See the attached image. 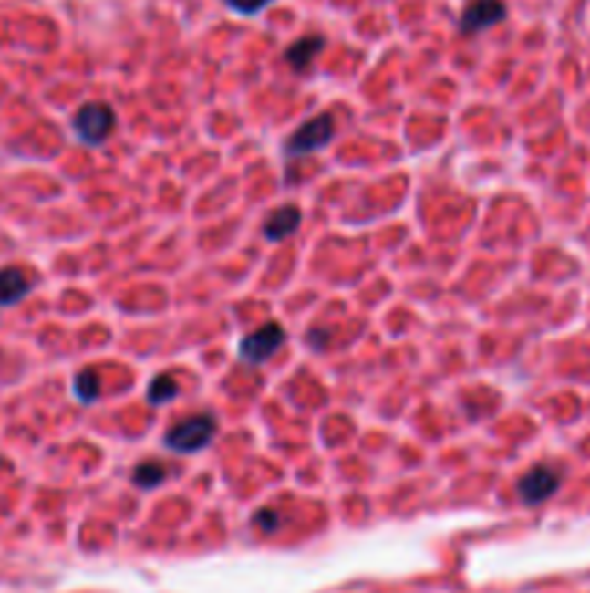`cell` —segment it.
Masks as SVG:
<instances>
[{
	"label": "cell",
	"instance_id": "cell-4",
	"mask_svg": "<svg viewBox=\"0 0 590 593\" xmlns=\"http://www.w3.org/2000/svg\"><path fill=\"white\" fill-rule=\"evenodd\" d=\"M562 486V472L555 466H547V463H538L533 466L527 474H521L518 481V498L535 506V504H544L547 498H553L559 493Z\"/></svg>",
	"mask_w": 590,
	"mask_h": 593
},
{
	"label": "cell",
	"instance_id": "cell-10",
	"mask_svg": "<svg viewBox=\"0 0 590 593\" xmlns=\"http://www.w3.org/2000/svg\"><path fill=\"white\" fill-rule=\"evenodd\" d=\"M168 466L165 463H157V461H142L137 469H133V484L140 489H157L160 484H165L168 478Z\"/></svg>",
	"mask_w": 590,
	"mask_h": 593
},
{
	"label": "cell",
	"instance_id": "cell-11",
	"mask_svg": "<svg viewBox=\"0 0 590 593\" xmlns=\"http://www.w3.org/2000/svg\"><path fill=\"white\" fill-rule=\"evenodd\" d=\"M73 391L81 402H96L102 394V377H98L96 368H84L81 374L73 380Z\"/></svg>",
	"mask_w": 590,
	"mask_h": 593
},
{
	"label": "cell",
	"instance_id": "cell-1",
	"mask_svg": "<svg viewBox=\"0 0 590 593\" xmlns=\"http://www.w3.org/2000/svg\"><path fill=\"white\" fill-rule=\"evenodd\" d=\"M217 434V420L212 414H191L174 422L165 432V446L180 454H194L200 449H206Z\"/></svg>",
	"mask_w": 590,
	"mask_h": 593
},
{
	"label": "cell",
	"instance_id": "cell-12",
	"mask_svg": "<svg viewBox=\"0 0 590 593\" xmlns=\"http://www.w3.org/2000/svg\"><path fill=\"white\" fill-rule=\"evenodd\" d=\"M180 394V385L171 374H160L150 380L148 385V402H154V405H168V402H174Z\"/></svg>",
	"mask_w": 590,
	"mask_h": 593
},
{
	"label": "cell",
	"instance_id": "cell-2",
	"mask_svg": "<svg viewBox=\"0 0 590 593\" xmlns=\"http://www.w3.org/2000/svg\"><path fill=\"white\" fill-rule=\"evenodd\" d=\"M73 130L84 145H102L116 130V113L105 101H88L73 116Z\"/></svg>",
	"mask_w": 590,
	"mask_h": 593
},
{
	"label": "cell",
	"instance_id": "cell-8",
	"mask_svg": "<svg viewBox=\"0 0 590 593\" xmlns=\"http://www.w3.org/2000/svg\"><path fill=\"white\" fill-rule=\"evenodd\" d=\"M298 224H301V212L295 206H281V209H275L273 214L266 217L264 237H266V241H273V244H281V241H286V237L295 234Z\"/></svg>",
	"mask_w": 590,
	"mask_h": 593
},
{
	"label": "cell",
	"instance_id": "cell-13",
	"mask_svg": "<svg viewBox=\"0 0 590 593\" xmlns=\"http://www.w3.org/2000/svg\"><path fill=\"white\" fill-rule=\"evenodd\" d=\"M269 4H273V0H226V6L234 9L238 15H258Z\"/></svg>",
	"mask_w": 590,
	"mask_h": 593
},
{
	"label": "cell",
	"instance_id": "cell-7",
	"mask_svg": "<svg viewBox=\"0 0 590 593\" xmlns=\"http://www.w3.org/2000/svg\"><path fill=\"white\" fill-rule=\"evenodd\" d=\"M32 286H36V276H29L24 266H0V307H15L21 304Z\"/></svg>",
	"mask_w": 590,
	"mask_h": 593
},
{
	"label": "cell",
	"instance_id": "cell-9",
	"mask_svg": "<svg viewBox=\"0 0 590 593\" xmlns=\"http://www.w3.org/2000/svg\"><path fill=\"white\" fill-rule=\"evenodd\" d=\"M322 47H325L322 36H305V38L295 41L290 49H286L284 58L290 67H295V70H307V67L313 64V58L322 53Z\"/></svg>",
	"mask_w": 590,
	"mask_h": 593
},
{
	"label": "cell",
	"instance_id": "cell-6",
	"mask_svg": "<svg viewBox=\"0 0 590 593\" xmlns=\"http://www.w3.org/2000/svg\"><path fill=\"white\" fill-rule=\"evenodd\" d=\"M503 18H507V4L503 0H471L461 15V32L463 36H475V32L501 24Z\"/></svg>",
	"mask_w": 590,
	"mask_h": 593
},
{
	"label": "cell",
	"instance_id": "cell-14",
	"mask_svg": "<svg viewBox=\"0 0 590 593\" xmlns=\"http://www.w3.org/2000/svg\"><path fill=\"white\" fill-rule=\"evenodd\" d=\"M255 524H258L261 530L269 533V530H275V527H278V515H275V513H269V510H264V513L255 515Z\"/></svg>",
	"mask_w": 590,
	"mask_h": 593
},
{
	"label": "cell",
	"instance_id": "cell-5",
	"mask_svg": "<svg viewBox=\"0 0 590 593\" xmlns=\"http://www.w3.org/2000/svg\"><path fill=\"white\" fill-rule=\"evenodd\" d=\"M284 342H286L284 328L275 325V321H269V325H261L258 330H252L249 336H243L241 359L249 362V365H261L266 359H273V356L284 348Z\"/></svg>",
	"mask_w": 590,
	"mask_h": 593
},
{
	"label": "cell",
	"instance_id": "cell-3",
	"mask_svg": "<svg viewBox=\"0 0 590 593\" xmlns=\"http://www.w3.org/2000/svg\"><path fill=\"white\" fill-rule=\"evenodd\" d=\"M336 133V122L330 113H322V116H313L307 119L305 125H301L290 140H286L284 151L286 157H305V154H313V151H322Z\"/></svg>",
	"mask_w": 590,
	"mask_h": 593
}]
</instances>
